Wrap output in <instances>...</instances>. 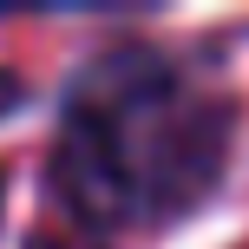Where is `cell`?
<instances>
[{"label": "cell", "instance_id": "obj_1", "mask_svg": "<svg viewBox=\"0 0 249 249\" xmlns=\"http://www.w3.org/2000/svg\"><path fill=\"white\" fill-rule=\"evenodd\" d=\"M236 105L164 46H105L72 72L46 184L66 223L112 236L190 216L230 164Z\"/></svg>", "mask_w": 249, "mask_h": 249}, {"label": "cell", "instance_id": "obj_2", "mask_svg": "<svg viewBox=\"0 0 249 249\" xmlns=\"http://www.w3.org/2000/svg\"><path fill=\"white\" fill-rule=\"evenodd\" d=\"M26 249H105V236H92V230H79V223H46V230H33L26 236Z\"/></svg>", "mask_w": 249, "mask_h": 249}, {"label": "cell", "instance_id": "obj_3", "mask_svg": "<svg viewBox=\"0 0 249 249\" xmlns=\"http://www.w3.org/2000/svg\"><path fill=\"white\" fill-rule=\"evenodd\" d=\"M20 105H26V79L0 66V118H13V112H20Z\"/></svg>", "mask_w": 249, "mask_h": 249}, {"label": "cell", "instance_id": "obj_4", "mask_svg": "<svg viewBox=\"0 0 249 249\" xmlns=\"http://www.w3.org/2000/svg\"><path fill=\"white\" fill-rule=\"evenodd\" d=\"M0 203H7V177H0Z\"/></svg>", "mask_w": 249, "mask_h": 249}]
</instances>
